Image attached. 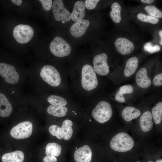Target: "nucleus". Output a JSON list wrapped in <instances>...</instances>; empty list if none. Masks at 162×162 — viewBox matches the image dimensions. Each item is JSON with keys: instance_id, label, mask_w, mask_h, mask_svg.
I'll return each instance as SVG.
<instances>
[{"instance_id": "25", "label": "nucleus", "mask_w": 162, "mask_h": 162, "mask_svg": "<svg viewBox=\"0 0 162 162\" xmlns=\"http://www.w3.org/2000/svg\"><path fill=\"white\" fill-rule=\"evenodd\" d=\"M152 118L154 123L159 124L162 120V102L158 103L152 109Z\"/></svg>"}, {"instance_id": "19", "label": "nucleus", "mask_w": 162, "mask_h": 162, "mask_svg": "<svg viewBox=\"0 0 162 162\" xmlns=\"http://www.w3.org/2000/svg\"><path fill=\"white\" fill-rule=\"evenodd\" d=\"M24 158L23 153L20 151H16L5 153L2 158V162H23Z\"/></svg>"}, {"instance_id": "11", "label": "nucleus", "mask_w": 162, "mask_h": 162, "mask_svg": "<svg viewBox=\"0 0 162 162\" xmlns=\"http://www.w3.org/2000/svg\"><path fill=\"white\" fill-rule=\"evenodd\" d=\"M115 45L117 51L122 55L131 53L134 49L132 42L124 38H119L115 41Z\"/></svg>"}, {"instance_id": "21", "label": "nucleus", "mask_w": 162, "mask_h": 162, "mask_svg": "<svg viewBox=\"0 0 162 162\" xmlns=\"http://www.w3.org/2000/svg\"><path fill=\"white\" fill-rule=\"evenodd\" d=\"M140 114L141 112L139 110L130 106L125 108L122 113L123 118L127 122H130L137 118Z\"/></svg>"}, {"instance_id": "4", "label": "nucleus", "mask_w": 162, "mask_h": 162, "mask_svg": "<svg viewBox=\"0 0 162 162\" xmlns=\"http://www.w3.org/2000/svg\"><path fill=\"white\" fill-rule=\"evenodd\" d=\"M40 75L42 79L50 86L56 87L61 82L60 74L57 70L51 65L44 66L41 69Z\"/></svg>"}, {"instance_id": "27", "label": "nucleus", "mask_w": 162, "mask_h": 162, "mask_svg": "<svg viewBox=\"0 0 162 162\" xmlns=\"http://www.w3.org/2000/svg\"><path fill=\"white\" fill-rule=\"evenodd\" d=\"M144 9L149 16L156 17H162V12L156 7L153 5H149L146 6Z\"/></svg>"}, {"instance_id": "14", "label": "nucleus", "mask_w": 162, "mask_h": 162, "mask_svg": "<svg viewBox=\"0 0 162 162\" xmlns=\"http://www.w3.org/2000/svg\"><path fill=\"white\" fill-rule=\"evenodd\" d=\"M92 153L90 147L85 145L76 149L74 154L75 160L77 162H90Z\"/></svg>"}, {"instance_id": "20", "label": "nucleus", "mask_w": 162, "mask_h": 162, "mask_svg": "<svg viewBox=\"0 0 162 162\" xmlns=\"http://www.w3.org/2000/svg\"><path fill=\"white\" fill-rule=\"evenodd\" d=\"M139 59L136 56L129 58L126 62L124 70V76L129 77L134 74L138 66Z\"/></svg>"}, {"instance_id": "33", "label": "nucleus", "mask_w": 162, "mask_h": 162, "mask_svg": "<svg viewBox=\"0 0 162 162\" xmlns=\"http://www.w3.org/2000/svg\"><path fill=\"white\" fill-rule=\"evenodd\" d=\"M153 82L155 86H159L162 85V73L157 74L154 77Z\"/></svg>"}, {"instance_id": "17", "label": "nucleus", "mask_w": 162, "mask_h": 162, "mask_svg": "<svg viewBox=\"0 0 162 162\" xmlns=\"http://www.w3.org/2000/svg\"><path fill=\"white\" fill-rule=\"evenodd\" d=\"M12 107L7 97L4 94L0 93V116L7 117L12 113Z\"/></svg>"}, {"instance_id": "13", "label": "nucleus", "mask_w": 162, "mask_h": 162, "mask_svg": "<svg viewBox=\"0 0 162 162\" xmlns=\"http://www.w3.org/2000/svg\"><path fill=\"white\" fill-rule=\"evenodd\" d=\"M72 125L71 121L68 119L64 120L62 122V127L58 128L56 136L57 138L59 140L63 138L66 140H69L72 135Z\"/></svg>"}, {"instance_id": "6", "label": "nucleus", "mask_w": 162, "mask_h": 162, "mask_svg": "<svg viewBox=\"0 0 162 162\" xmlns=\"http://www.w3.org/2000/svg\"><path fill=\"white\" fill-rule=\"evenodd\" d=\"M34 30L30 26L24 24L16 26L14 28L13 34L15 40L21 44H26L33 37Z\"/></svg>"}, {"instance_id": "24", "label": "nucleus", "mask_w": 162, "mask_h": 162, "mask_svg": "<svg viewBox=\"0 0 162 162\" xmlns=\"http://www.w3.org/2000/svg\"><path fill=\"white\" fill-rule=\"evenodd\" d=\"M112 10L110 12V16L112 20L115 23H118L121 20V8L117 2H115L111 6Z\"/></svg>"}, {"instance_id": "8", "label": "nucleus", "mask_w": 162, "mask_h": 162, "mask_svg": "<svg viewBox=\"0 0 162 162\" xmlns=\"http://www.w3.org/2000/svg\"><path fill=\"white\" fill-rule=\"evenodd\" d=\"M0 75L8 83L14 84L19 80V74L13 65L4 63H0Z\"/></svg>"}, {"instance_id": "22", "label": "nucleus", "mask_w": 162, "mask_h": 162, "mask_svg": "<svg viewBox=\"0 0 162 162\" xmlns=\"http://www.w3.org/2000/svg\"><path fill=\"white\" fill-rule=\"evenodd\" d=\"M68 111L67 108L65 106L51 105L47 108V111L50 115L58 117L65 116Z\"/></svg>"}, {"instance_id": "28", "label": "nucleus", "mask_w": 162, "mask_h": 162, "mask_svg": "<svg viewBox=\"0 0 162 162\" xmlns=\"http://www.w3.org/2000/svg\"><path fill=\"white\" fill-rule=\"evenodd\" d=\"M137 17L141 21L152 24H156L159 21V19L158 18L146 15L142 13L138 14L137 15Z\"/></svg>"}, {"instance_id": "42", "label": "nucleus", "mask_w": 162, "mask_h": 162, "mask_svg": "<svg viewBox=\"0 0 162 162\" xmlns=\"http://www.w3.org/2000/svg\"><path fill=\"white\" fill-rule=\"evenodd\" d=\"M90 121H91V120H90Z\"/></svg>"}, {"instance_id": "35", "label": "nucleus", "mask_w": 162, "mask_h": 162, "mask_svg": "<svg viewBox=\"0 0 162 162\" xmlns=\"http://www.w3.org/2000/svg\"><path fill=\"white\" fill-rule=\"evenodd\" d=\"M57 159L53 155H46L43 159L44 162H57Z\"/></svg>"}, {"instance_id": "29", "label": "nucleus", "mask_w": 162, "mask_h": 162, "mask_svg": "<svg viewBox=\"0 0 162 162\" xmlns=\"http://www.w3.org/2000/svg\"><path fill=\"white\" fill-rule=\"evenodd\" d=\"M144 49L146 51L152 54L159 51L160 50V47L157 44L153 46L151 42H148L144 45Z\"/></svg>"}, {"instance_id": "37", "label": "nucleus", "mask_w": 162, "mask_h": 162, "mask_svg": "<svg viewBox=\"0 0 162 162\" xmlns=\"http://www.w3.org/2000/svg\"><path fill=\"white\" fill-rule=\"evenodd\" d=\"M11 1L14 4L17 6L20 5L22 2V0H11Z\"/></svg>"}, {"instance_id": "18", "label": "nucleus", "mask_w": 162, "mask_h": 162, "mask_svg": "<svg viewBox=\"0 0 162 162\" xmlns=\"http://www.w3.org/2000/svg\"><path fill=\"white\" fill-rule=\"evenodd\" d=\"M85 15V6L82 1H77L74 5V9L71 14V19L76 21L82 19Z\"/></svg>"}, {"instance_id": "32", "label": "nucleus", "mask_w": 162, "mask_h": 162, "mask_svg": "<svg viewBox=\"0 0 162 162\" xmlns=\"http://www.w3.org/2000/svg\"><path fill=\"white\" fill-rule=\"evenodd\" d=\"M44 9L46 11H49L51 8L52 1L51 0H40Z\"/></svg>"}, {"instance_id": "38", "label": "nucleus", "mask_w": 162, "mask_h": 162, "mask_svg": "<svg viewBox=\"0 0 162 162\" xmlns=\"http://www.w3.org/2000/svg\"><path fill=\"white\" fill-rule=\"evenodd\" d=\"M142 2L147 4H151L154 1V0H141Z\"/></svg>"}, {"instance_id": "31", "label": "nucleus", "mask_w": 162, "mask_h": 162, "mask_svg": "<svg viewBox=\"0 0 162 162\" xmlns=\"http://www.w3.org/2000/svg\"><path fill=\"white\" fill-rule=\"evenodd\" d=\"M99 0H86L84 3L85 7L89 10L94 8L96 7Z\"/></svg>"}, {"instance_id": "12", "label": "nucleus", "mask_w": 162, "mask_h": 162, "mask_svg": "<svg viewBox=\"0 0 162 162\" xmlns=\"http://www.w3.org/2000/svg\"><path fill=\"white\" fill-rule=\"evenodd\" d=\"M89 25V22L88 20L82 19L78 20L72 25L70 32L75 38L80 37L86 33Z\"/></svg>"}, {"instance_id": "10", "label": "nucleus", "mask_w": 162, "mask_h": 162, "mask_svg": "<svg viewBox=\"0 0 162 162\" xmlns=\"http://www.w3.org/2000/svg\"><path fill=\"white\" fill-rule=\"evenodd\" d=\"M52 8L54 18L56 21L68 22L70 20L71 14L64 7L62 0H54Z\"/></svg>"}, {"instance_id": "41", "label": "nucleus", "mask_w": 162, "mask_h": 162, "mask_svg": "<svg viewBox=\"0 0 162 162\" xmlns=\"http://www.w3.org/2000/svg\"><path fill=\"white\" fill-rule=\"evenodd\" d=\"M148 162H153L152 161H148Z\"/></svg>"}, {"instance_id": "15", "label": "nucleus", "mask_w": 162, "mask_h": 162, "mask_svg": "<svg viewBox=\"0 0 162 162\" xmlns=\"http://www.w3.org/2000/svg\"><path fill=\"white\" fill-rule=\"evenodd\" d=\"M135 79L137 85L143 88H146L151 84V81L147 75L146 69L142 68L140 69L136 75Z\"/></svg>"}, {"instance_id": "5", "label": "nucleus", "mask_w": 162, "mask_h": 162, "mask_svg": "<svg viewBox=\"0 0 162 162\" xmlns=\"http://www.w3.org/2000/svg\"><path fill=\"white\" fill-rule=\"evenodd\" d=\"M50 49L52 54L58 57L68 56L71 51L70 45L60 37H55L51 41L50 44Z\"/></svg>"}, {"instance_id": "26", "label": "nucleus", "mask_w": 162, "mask_h": 162, "mask_svg": "<svg viewBox=\"0 0 162 162\" xmlns=\"http://www.w3.org/2000/svg\"><path fill=\"white\" fill-rule=\"evenodd\" d=\"M48 102L52 105L64 106L67 103L64 98L58 95H51L47 99Z\"/></svg>"}, {"instance_id": "36", "label": "nucleus", "mask_w": 162, "mask_h": 162, "mask_svg": "<svg viewBox=\"0 0 162 162\" xmlns=\"http://www.w3.org/2000/svg\"><path fill=\"white\" fill-rule=\"evenodd\" d=\"M58 126L53 125L51 126L49 128V130L50 134L53 136H56V134Z\"/></svg>"}, {"instance_id": "39", "label": "nucleus", "mask_w": 162, "mask_h": 162, "mask_svg": "<svg viewBox=\"0 0 162 162\" xmlns=\"http://www.w3.org/2000/svg\"><path fill=\"white\" fill-rule=\"evenodd\" d=\"M159 34L161 40L160 41V44L161 45H162V30H160L159 33Z\"/></svg>"}, {"instance_id": "23", "label": "nucleus", "mask_w": 162, "mask_h": 162, "mask_svg": "<svg viewBox=\"0 0 162 162\" xmlns=\"http://www.w3.org/2000/svg\"><path fill=\"white\" fill-rule=\"evenodd\" d=\"M45 150V154L46 155H53L58 157L61 153L62 147L57 143L50 142L46 145Z\"/></svg>"}, {"instance_id": "7", "label": "nucleus", "mask_w": 162, "mask_h": 162, "mask_svg": "<svg viewBox=\"0 0 162 162\" xmlns=\"http://www.w3.org/2000/svg\"><path fill=\"white\" fill-rule=\"evenodd\" d=\"M33 125L32 122L26 121L21 122L14 127L11 130L10 134L16 139L28 138L32 134Z\"/></svg>"}, {"instance_id": "9", "label": "nucleus", "mask_w": 162, "mask_h": 162, "mask_svg": "<svg viewBox=\"0 0 162 162\" xmlns=\"http://www.w3.org/2000/svg\"><path fill=\"white\" fill-rule=\"evenodd\" d=\"M108 57L105 53L96 56L93 60V69L100 75L104 76L109 72V66L107 63Z\"/></svg>"}, {"instance_id": "40", "label": "nucleus", "mask_w": 162, "mask_h": 162, "mask_svg": "<svg viewBox=\"0 0 162 162\" xmlns=\"http://www.w3.org/2000/svg\"><path fill=\"white\" fill-rule=\"evenodd\" d=\"M155 162H162V159H159L156 160Z\"/></svg>"}, {"instance_id": "30", "label": "nucleus", "mask_w": 162, "mask_h": 162, "mask_svg": "<svg viewBox=\"0 0 162 162\" xmlns=\"http://www.w3.org/2000/svg\"><path fill=\"white\" fill-rule=\"evenodd\" d=\"M118 91L122 95H123L132 93L133 91V88L131 85H126L120 87Z\"/></svg>"}, {"instance_id": "3", "label": "nucleus", "mask_w": 162, "mask_h": 162, "mask_svg": "<svg viewBox=\"0 0 162 162\" xmlns=\"http://www.w3.org/2000/svg\"><path fill=\"white\" fill-rule=\"evenodd\" d=\"M112 110L110 104L102 101L99 102L94 109L92 115L97 121L103 123L109 121L112 115Z\"/></svg>"}, {"instance_id": "16", "label": "nucleus", "mask_w": 162, "mask_h": 162, "mask_svg": "<svg viewBox=\"0 0 162 162\" xmlns=\"http://www.w3.org/2000/svg\"><path fill=\"white\" fill-rule=\"evenodd\" d=\"M152 116L151 113L147 111L145 112L140 117L139 123L142 130L144 132L150 130L153 127Z\"/></svg>"}, {"instance_id": "1", "label": "nucleus", "mask_w": 162, "mask_h": 162, "mask_svg": "<svg viewBox=\"0 0 162 162\" xmlns=\"http://www.w3.org/2000/svg\"><path fill=\"white\" fill-rule=\"evenodd\" d=\"M134 145V141L128 134L119 133L114 136L110 142L111 148L115 151L123 152L131 150Z\"/></svg>"}, {"instance_id": "34", "label": "nucleus", "mask_w": 162, "mask_h": 162, "mask_svg": "<svg viewBox=\"0 0 162 162\" xmlns=\"http://www.w3.org/2000/svg\"><path fill=\"white\" fill-rule=\"evenodd\" d=\"M115 99L116 101L121 103H123L125 101V99L124 97L118 91L116 94Z\"/></svg>"}, {"instance_id": "2", "label": "nucleus", "mask_w": 162, "mask_h": 162, "mask_svg": "<svg viewBox=\"0 0 162 162\" xmlns=\"http://www.w3.org/2000/svg\"><path fill=\"white\" fill-rule=\"evenodd\" d=\"M81 84L86 90H92L97 86L98 81L95 72L92 67L88 64L84 65L81 71Z\"/></svg>"}]
</instances>
